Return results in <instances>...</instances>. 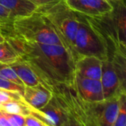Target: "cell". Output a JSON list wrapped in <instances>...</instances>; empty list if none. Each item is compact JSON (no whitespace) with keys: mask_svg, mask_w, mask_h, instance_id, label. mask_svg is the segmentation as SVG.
Masks as SVG:
<instances>
[{"mask_svg":"<svg viewBox=\"0 0 126 126\" xmlns=\"http://www.w3.org/2000/svg\"><path fill=\"white\" fill-rule=\"evenodd\" d=\"M100 81L105 100L111 97L119 91L126 90V84L121 82L111 61H103Z\"/></svg>","mask_w":126,"mask_h":126,"instance_id":"cell-9","label":"cell"},{"mask_svg":"<svg viewBox=\"0 0 126 126\" xmlns=\"http://www.w3.org/2000/svg\"><path fill=\"white\" fill-rule=\"evenodd\" d=\"M24 87L25 86H21V85L13 83L12 81L4 80V79L0 78V89L10 91V92H18L23 95L24 91Z\"/></svg>","mask_w":126,"mask_h":126,"instance_id":"cell-19","label":"cell"},{"mask_svg":"<svg viewBox=\"0 0 126 126\" xmlns=\"http://www.w3.org/2000/svg\"><path fill=\"white\" fill-rule=\"evenodd\" d=\"M103 61L94 56L80 57L75 63V73L86 78L100 80Z\"/></svg>","mask_w":126,"mask_h":126,"instance_id":"cell-11","label":"cell"},{"mask_svg":"<svg viewBox=\"0 0 126 126\" xmlns=\"http://www.w3.org/2000/svg\"><path fill=\"white\" fill-rule=\"evenodd\" d=\"M84 16L104 47L108 61L117 56H126V35L120 30L110 13L100 16Z\"/></svg>","mask_w":126,"mask_h":126,"instance_id":"cell-4","label":"cell"},{"mask_svg":"<svg viewBox=\"0 0 126 126\" xmlns=\"http://www.w3.org/2000/svg\"><path fill=\"white\" fill-rule=\"evenodd\" d=\"M35 11L47 21L61 41L62 46L76 63L79 58L74 46L79 24L78 13L71 10L63 0L41 4Z\"/></svg>","mask_w":126,"mask_h":126,"instance_id":"cell-2","label":"cell"},{"mask_svg":"<svg viewBox=\"0 0 126 126\" xmlns=\"http://www.w3.org/2000/svg\"><path fill=\"white\" fill-rule=\"evenodd\" d=\"M24 100V97L22 94L18 92H10V91L0 89V105L13 100Z\"/></svg>","mask_w":126,"mask_h":126,"instance_id":"cell-18","label":"cell"},{"mask_svg":"<svg viewBox=\"0 0 126 126\" xmlns=\"http://www.w3.org/2000/svg\"><path fill=\"white\" fill-rule=\"evenodd\" d=\"M9 65L16 72L25 86H34L39 83L36 75L24 61L18 59Z\"/></svg>","mask_w":126,"mask_h":126,"instance_id":"cell-14","label":"cell"},{"mask_svg":"<svg viewBox=\"0 0 126 126\" xmlns=\"http://www.w3.org/2000/svg\"><path fill=\"white\" fill-rule=\"evenodd\" d=\"M18 60L16 54L13 51L9 44L4 41L0 43V63L10 64Z\"/></svg>","mask_w":126,"mask_h":126,"instance_id":"cell-15","label":"cell"},{"mask_svg":"<svg viewBox=\"0 0 126 126\" xmlns=\"http://www.w3.org/2000/svg\"><path fill=\"white\" fill-rule=\"evenodd\" d=\"M78 27L75 38V49L80 57L94 56L103 61H108L106 51L85 16L78 13Z\"/></svg>","mask_w":126,"mask_h":126,"instance_id":"cell-5","label":"cell"},{"mask_svg":"<svg viewBox=\"0 0 126 126\" xmlns=\"http://www.w3.org/2000/svg\"><path fill=\"white\" fill-rule=\"evenodd\" d=\"M13 21L9 10L0 4V24L10 23Z\"/></svg>","mask_w":126,"mask_h":126,"instance_id":"cell-22","label":"cell"},{"mask_svg":"<svg viewBox=\"0 0 126 126\" xmlns=\"http://www.w3.org/2000/svg\"><path fill=\"white\" fill-rule=\"evenodd\" d=\"M23 97L31 107L39 110L47 104L52 94L39 83L34 86H25Z\"/></svg>","mask_w":126,"mask_h":126,"instance_id":"cell-12","label":"cell"},{"mask_svg":"<svg viewBox=\"0 0 126 126\" xmlns=\"http://www.w3.org/2000/svg\"><path fill=\"white\" fill-rule=\"evenodd\" d=\"M46 124L37 117L29 114L24 117V126H45Z\"/></svg>","mask_w":126,"mask_h":126,"instance_id":"cell-21","label":"cell"},{"mask_svg":"<svg viewBox=\"0 0 126 126\" xmlns=\"http://www.w3.org/2000/svg\"><path fill=\"white\" fill-rule=\"evenodd\" d=\"M126 126V93L123 94L120 97V103L119 106V111L116 121L114 126Z\"/></svg>","mask_w":126,"mask_h":126,"instance_id":"cell-17","label":"cell"},{"mask_svg":"<svg viewBox=\"0 0 126 126\" xmlns=\"http://www.w3.org/2000/svg\"><path fill=\"white\" fill-rule=\"evenodd\" d=\"M73 11L87 16H100L113 9L111 0H63Z\"/></svg>","mask_w":126,"mask_h":126,"instance_id":"cell-6","label":"cell"},{"mask_svg":"<svg viewBox=\"0 0 126 126\" xmlns=\"http://www.w3.org/2000/svg\"><path fill=\"white\" fill-rule=\"evenodd\" d=\"M0 4L10 10L13 20L33 13L38 7L30 0H0Z\"/></svg>","mask_w":126,"mask_h":126,"instance_id":"cell-13","label":"cell"},{"mask_svg":"<svg viewBox=\"0 0 126 126\" xmlns=\"http://www.w3.org/2000/svg\"><path fill=\"white\" fill-rule=\"evenodd\" d=\"M3 112L10 126H24V116L20 114H10L4 111Z\"/></svg>","mask_w":126,"mask_h":126,"instance_id":"cell-20","label":"cell"},{"mask_svg":"<svg viewBox=\"0 0 126 126\" xmlns=\"http://www.w3.org/2000/svg\"><path fill=\"white\" fill-rule=\"evenodd\" d=\"M39 111L47 126H75L72 118L53 95Z\"/></svg>","mask_w":126,"mask_h":126,"instance_id":"cell-7","label":"cell"},{"mask_svg":"<svg viewBox=\"0 0 126 126\" xmlns=\"http://www.w3.org/2000/svg\"><path fill=\"white\" fill-rule=\"evenodd\" d=\"M3 35L18 59L27 64L42 85L51 81L69 83L75 79V63L61 45L29 42L10 34Z\"/></svg>","mask_w":126,"mask_h":126,"instance_id":"cell-1","label":"cell"},{"mask_svg":"<svg viewBox=\"0 0 126 126\" xmlns=\"http://www.w3.org/2000/svg\"><path fill=\"white\" fill-rule=\"evenodd\" d=\"M31 1H32L33 3H35V4L38 6L41 5V4H47V3H51V2H55V1H59L61 0H30Z\"/></svg>","mask_w":126,"mask_h":126,"instance_id":"cell-24","label":"cell"},{"mask_svg":"<svg viewBox=\"0 0 126 126\" xmlns=\"http://www.w3.org/2000/svg\"><path fill=\"white\" fill-rule=\"evenodd\" d=\"M4 41H5V38H4V36L0 32V43L4 42Z\"/></svg>","mask_w":126,"mask_h":126,"instance_id":"cell-25","label":"cell"},{"mask_svg":"<svg viewBox=\"0 0 126 126\" xmlns=\"http://www.w3.org/2000/svg\"><path fill=\"white\" fill-rule=\"evenodd\" d=\"M0 78L25 86L16 72L8 64L0 63Z\"/></svg>","mask_w":126,"mask_h":126,"instance_id":"cell-16","label":"cell"},{"mask_svg":"<svg viewBox=\"0 0 126 126\" xmlns=\"http://www.w3.org/2000/svg\"><path fill=\"white\" fill-rule=\"evenodd\" d=\"M126 90H121L100 103L98 117V126H114L116 121L121 96Z\"/></svg>","mask_w":126,"mask_h":126,"instance_id":"cell-10","label":"cell"},{"mask_svg":"<svg viewBox=\"0 0 126 126\" xmlns=\"http://www.w3.org/2000/svg\"><path fill=\"white\" fill-rule=\"evenodd\" d=\"M75 82L79 94L86 101L99 103L105 100L100 80L86 78L75 73Z\"/></svg>","mask_w":126,"mask_h":126,"instance_id":"cell-8","label":"cell"},{"mask_svg":"<svg viewBox=\"0 0 126 126\" xmlns=\"http://www.w3.org/2000/svg\"><path fill=\"white\" fill-rule=\"evenodd\" d=\"M0 126H10L2 110H0Z\"/></svg>","mask_w":126,"mask_h":126,"instance_id":"cell-23","label":"cell"},{"mask_svg":"<svg viewBox=\"0 0 126 126\" xmlns=\"http://www.w3.org/2000/svg\"><path fill=\"white\" fill-rule=\"evenodd\" d=\"M0 109H1V105H0Z\"/></svg>","mask_w":126,"mask_h":126,"instance_id":"cell-26","label":"cell"},{"mask_svg":"<svg viewBox=\"0 0 126 126\" xmlns=\"http://www.w3.org/2000/svg\"><path fill=\"white\" fill-rule=\"evenodd\" d=\"M0 32L13 35L29 42L62 46L52 27L36 11L29 16L16 18L10 23L0 24Z\"/></svg>","mask_w":126,"mask_h":126,"instance_id":"cell-3","label":"cell"}]
</instances>
